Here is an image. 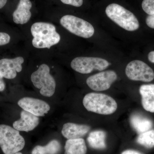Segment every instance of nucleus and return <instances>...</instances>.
<instances>
[{
  "instance_id": "23",
  "label": "nucleus",
  "mask_w": 154,
  "mask_h": 154,
  "mask_svg": "<svg viewBox=\"0 0 154 154\" xmlns=\"http://www.w3.org/2000/svg\"><path fill=\"white\" fill-rule=\"evenodd\" d=\"M60 1L65 5L75 7H81L83 4V0H60Z\"/></svg>"
},
{
  "instance_id": "12",
  "label": "nucleus",
  "mask_w": 154,
  "mask_h": 154,
  "mask_svg": "<svg viewBox=\"0 0 154 154\" xmlns=\"http://www.w3.org/2000/svg\"><path fill=\"white\" fill-rule=\"evenodd\" d=\"M39 122L38 116L23 110L21 113V118L19 120L14 122L13 127L19 131L29 132L36 127Z\"/></svg>"
},
{
  "instance_id": "8",
  "label": "nucleus",
  "mask_w": 154,
  "mask_h": 154,
  "mask_svg": "<svg viewBox=\"0 0 154 154\" xmlns=\"http://www.w3.org/2000/svg\"><path fill=\"white\" fill-rule=\"evenodd\" d=\"M125 74L129 79L149 82L154 79L152 69L142 61L133 60L127 65Z\"/></svg>"
},
{
  "instance_id": "15",
  "label": "nucleus",
  "mask_w": 154,
  "mask_h": 154,
  "mask_svg": "<svg viewBox=\"0 0 154 154\" xmlns=\"http://www.w3.org/2000/svg\"><path fill=\"white\" fill-rule=\"evenodd\" d=\"M139 92L144 109L154 113V84L142 85L140 88Z\"/></svg>"
},
{
  "instance_id": "9",
  "label": "nucleus",
  "mask_w": 154,
  "mask_h": 154,
  "mask_svg": "<svg viewBox=\"0 0 154 154\" xmlns=\"http://www.w3.org/2000/svg\"><path fill=\"white\" fill-rule=\"evenodd\" d=\"M117 79V75L114 71L107 70L91 76L86 83L92 90L99 92L109 89Z\"/></svg>"
},
{
  "instance_id": "1",
  "label": "nucleus",
  "mask_w": 154,
  "mask_h": 154,
  "mask_svg": "<svg viewBox=\"0 0 154 154\" xmlns=\"http://www.w3.org/2000/svg\"><path fill=\"white\" fill-rule=\"evenodd\" d=\"M30 31L33 36L32 45L36 48H50L60 40L55 26L51 23L36 22L31 26Z\"/></svg>"
},
{
  "instance_id": "29",
  "label": "nucleus",
  "mask_w": 154,
  "mask_h": 154,
  "mask_svg": "<svg viewBox=\"0 0 154 154\" xmlns=\"http://www.w3.org/2000/svg\"><path fill=\"white\" fill-rule=\"evenodd\" d=\"M22 154V153L20 152H18L16 153V154Z\"/></svg>"
},
{
  "instance_id": "13",
  "label": "nucleus",
  "mask_w": 154,
  "mask_h": 154,
  "mask_svg": "<svg viewBox=\"0 0 154 154\" xmlns=\"http://www.w3.org/2000/svg\"><path fill=\"white\" fill-rule=\"evenodd\" d=\"M91 127L85 124H77L68 122L64 124L62 134L68 140L81 138L90 131Z\"/></svg>"
},
{
  "instance_id": "16",
  "label": "nucleus",
  "mask_w": 154,
  "mask_h": 154,
  "mask_svg": "<svg viewBox=\"0 0 154 154\" xmlns=\"http://www.w3.org/2000/svg\"><path fill=\"white\" fill-rule=\"evenodd\" d=\"M130 121L134 129L139 134L150 130L153 126L151 120L139 114H133Z\"/></svg>"
},
{
  "instance_id": "24",
  "label": "nucleus",
  "mask_w": 154,
  "mask_h": 154,
  "mask_svg": "<svg viewBox=\"0 0 154 154\" xmlns=\"http://www.w3.org/2000/svg\"><path fill=\"white\" fill-rule=\"evenodd\" d=\"M146 22L149 28L154 29V14L149 15L146 18Z\"/></svg>"
},
{
  "instance_id": "21",
  "label": "nucleus",
  "mask_w": 154,
  "mask_h": 154,
  "mask_svg": "<svg viewBox=\"0 0 154 154\" xmlns=\"http://www.w3.org/2000/svg\"><path fill=\"white\" fill-rule=\"evenodd\" d=\"M142 8L149 15L154 14V0H143L142 3Z\"/></svg>"
},
{
  "instance_id": "17",
  "label": "nucleus",
  "mask_w": 154,
  "mask_h": 154,
  "mask_svg": "<svg viewBox=\"0 0 154 154\" xmlns=\"http://www.w3.org/2000/svg\"><path fill=\"white\" fill-rule=\"evenodd\" d=\"M106 134L102 130H96L90 133L87 140L92 148L103 150L106 148Z\"/></svg>"
},
{
  "instance_id": "6",
  "label": "nucleus",
  "mask_w": 154,
  "mask_h": 154,
  "mask_svg": "<svg viewBox=\"0 0 154 154\" xmlns=\"http://www.w3.org/2000/svg\"><path fill=\"white\" fill-rule=\"evenodd\" d=\"M60 23L70 33L83 38H90L95 32L94 27L91 23L72 15L64 16L61 18Z\"/></svg>"
},
{
  "instance_id": "18",
  "label": "nucleus",
  "mask_w": 154,
  "mask_h": 154,
  "mask_svg": "<svg viewBox=\"0 0 154 154\" xmlns=\"http://www.w3.org/2000/svg\"><path fill=\"white\" fill-rule=\"evenodd\" d=\"M64 154H86L87 147L84 139L68 140L65 146Z\"/></svg>"
},
{
  "instance_id": "27",
  "label": "nucleus",
  "mask_w": 154,
  "mask_h": 154,
  "mask_svg": "<svg viewBox=\"0 0 154 154\" xmlns=\"http://www.w3.org/2000/svg\"><path fill=\"white\" fill-rule=\"evenodd\" d=\"M149 60L152 63H154V51H152L149 53L148 56Z\"/></svg>"
},
{
  "instance_id": "25",
  "label": "nucleus",
  "mask_w": 154,
  "mask_h": 154,
  "mask_svg": "<svg viewBox=\"0 0 154 154\" xmlns=\"http://www.w3.org/2000/svg\"><path fill=\"white\" fill-rule=\"evenodd\" d=\"M121 154H142L139 152L132 149H127L122 152Z\"/></svg>"
},
{
  "instance_id": "28",
  "label": "nucleus",
  "mask_w": 154,
  "mask_h": 154,
  "mask_svg": "<svg viewBox=\"0 0 154 154\" xmlns=\"http://www.w3.org/2000/svg\"><path fill=\"white\" fill-rule=\"evenodd\" d=\"M8 2V0H0V9H3Z\"/></svg>"
},
{
  "instance_id": "7",
  "label": "nucleus",
  "mask_w": 154,
  "mask_h": 154,
  "mask_svg": "<svg viewBox=\"0 0 154 154\" xmlns=\"http://www.w3.org/2000/svg\"><path fill=\"white\" fill-rule=\"evenodd\" d=\"M109 64L107 60L101 58L80 57L72 61L71 67L78 72L88 74L94 71L104 70Z\"/></svg>"
},
{
  "instance_id": "19",
  "label": "nucleus",
  "mask_w": 154,
  "mask_h": 154,
  "mask_svg": "<svg viewBox=\"0 0 154 154\" xmlns=\"http://www.w3.org/2000/svg\"><path fill=\"white\" fill-rule=\"evenodd\" d=\"M61 146L58 141L52 140L45 146H37L33 148L32 154H58Z\"/></svg>"
},
{
  "instance_id": "10",
  "label": "nucleus",
  "mask_w": 154,
  "mask_h": 154,
  "mask_svg": "<svg viewBox=\"0 0 154 154\" xmlns=\"http://www.w3.org/2000/svg\"><path fill=\"white\" fill-rule=\"evenodd\" d=\"M18 105L23 110L37 116H43L50 110L49 105L40 99L24 97L18 101Z\"/></svg>"
},
{
  "instance_id": "2",
  "label": "nucleus",
  "mask_w": 154,
  "mask_h": 154,
  "mask_svg": "<svg viewBox=\"0 0 154 154\" xmlns=\"http://www.w3.org/2000/svg\"><path fill=\"white\" fill-rule=\"evenodd\" d=\"M83 104L88 111L102 115L113 114L117 109V103L113 98L100 93L86 94L83 99Z\"/></svg>"
},
{
  "instance_id": "3",
  "label": "nucleus",
  "mask_w": 154,
  "mask_h": 154,
  "mask_svg": "<svg viewBox=\"0 0 154 154\" xmlns=\"http://www.w3.org/2000/svg\"><path fill=\"white\" fill-rule=\"evenodd\" d=\"M105 13L109 19L125 30L133 31L139 28V22L134 14L118 4L108 5Z\"/></svg>"
},
{
  "instance_id": "11",
  "label": "nucleus",
  "mask_w": 154,
  "mask_h": 154,
  "mask_svg": "<svg viewBox=\"0 0 154 154\" xmlns=\"http://www.w3.org/2000/svg\"><path fill=\"white\" fill-rule=\"evenodd\" d=\"M24 62V59L22 57L0 60V75L8 79H14L17 73L22 71Z\"/></svg>"
},
{
  "instance_id": "22",
  "label": "nucleus",
  "mask_w": 154,
  "mask_h": 154,
  "mask_svg": "<svg viewBox=\"0 0 154 154\" xmlns=\"http://www.w3.org/2000/svg\"><path fill=\"white\" fill-rule=\"evenodd\" d=\"M11 39V36L8 33L0 32V46L8 44Z\"/></svg>"
},
{
  "instance_id": "20",
  "label": "nucleus",
  "mask_w": 154,
  "mask_h": 154,
  "mask_svg": "<svg viewBox=\"0 0 154 154\" xmlns=\"http://www.w3.org/2000/svg\"><path fill=\"white\" fill-rule=\"evenodd\" d=\"M137 142L147 148L154 147V130L151 129L139 135Z\"/></svg>"
},
{
  "instance_id": "14",
  "label": "nucleus",
  "mask_w": 154,
  "mask_h": 154,
  "mask_svg": "<svg viewBox=\"0 0 154 154\" xmlns=\"http://www.w3.org/2000/svg\"><path fill=\"white\" fill-rule=\"evenodd\" d=\"M32 7L30 0H20L17 9L13 14L14 23L20 25L27 23L31 17L30 10Z\"/></svg>"
},
{
  "instance_id": "5",
  "label": "nucleus",
  "mask_w": 154,
  "mask_h": 154,
  "mask_svg": "<svg viewBox=\"0 0 154 154\" xmlns=\"http://www.w3.org/2000/svg\"><path fill=\"white\" fill-rule=\"evenodd\" d=\"M50 68L42 64L31 75L30 79L33 85L40 89V93L45 97H51L55 93L56 82L54 78L50 73Z\"/></svg>"
},
{
  "instance_id": "26",
  "label": "nucleus",
  "mask_w": 154,
  "mask_h": 154,
  "mask_svg": "<svg viewBox=\"0 0 154 154\" xmlns=\"http://www.w3.org/2000/svg\"><path fill=\"white\" fill-rule=\"evenodd\" d=\"M5 88V85L3 80V77L0 75V91H4Z\"/></svg>"
},
{
  "instance_id": "4",
  "label": "nucleus",
  "mask_w": 154,
  "mask_h": 154,
  "mask_svg": "<svg viewBox=\"0 0 154 154\" xmlns=\"http://www.w3.org/2000/svg\"><path fill=\"white\" fill-rule=\"evenodd\" d=\"M25 146V139L19 131L9 125H0V147L4 154H16Z\"/></svg>"
}]
</instances>
